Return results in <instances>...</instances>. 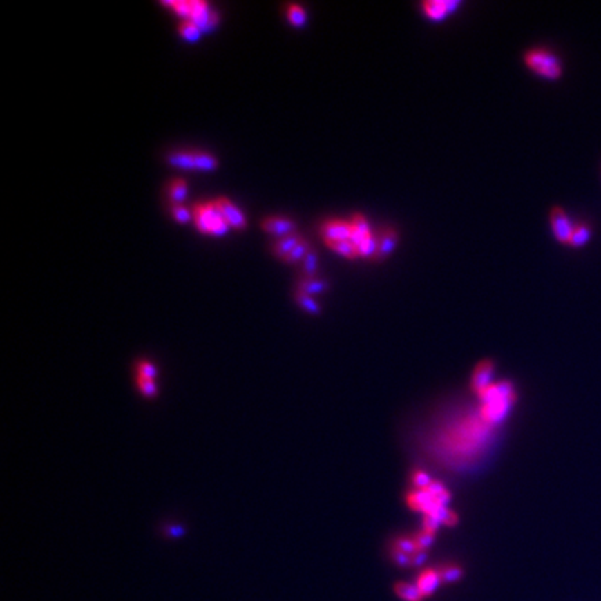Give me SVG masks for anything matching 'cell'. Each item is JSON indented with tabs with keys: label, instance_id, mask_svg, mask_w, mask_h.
<instances>
[{
	"label": "cell",
	"instance_id": "44dd1931",
	"mask_svg": "<svg viewBox=\"0 0 601 601\" xmlns=\"http://www.w3.org/2000/svg\"><path fill=\"white\" fill-rule=\"evenodd\" d=\"M326 245L333 249L336 254L347 258V259H356L358 258V252H356V245L351 241V240H345V241H336V242H326Z\"/></svg>",
	"mask_w": 601,
	"mask_h": 601
},
{
	"label": "cell",
	"instance_id": "52a82bcc",
	"mask_svg": "<svg viewBox=\"0 0 601 601\" xmlns=\"http://www.w3.org/2000/svg\"><path fill=\"white\" fill-rule=\"evenodd\" d=\"M493 376H494V363L488 359H484L479 362V365L475 368L470 379V390L477 395L486 388H488L493 384Z\"/></svg>",
	"mask_w": 601,
	"mask_h": 601
},
{
	"label": "cell",
	"instance_id": "e0dca14e",
	"mask_svg": "<svg viewBox=\"0 0 601 601\" xmlns=\"http://www.w3.org/2000/svg\"><path fill=\"white\" fill-rule=\"evenodd\" d=\"M188 193V184L184 178H175L169 187V198L171 205H182Z\"/></svg>",
	"mask_w": 601,
	"mask_h": 601
},
{
	"label": "cell",
	"instance_id": "cb8c5ba5",
	"mask_svg": "<svg viewBox=\"0 0 601 601\" xmlns=\"http://www.w3.org/2000/svg\"><path fill=\"white\" fill-rule=\"evenodd\" d=\"M295 300L300 308L305 309L309 314H319L321 312V305L316 303L315 298L303 292V291L295 292Z\"/></svg>",
	"mask_w": 601,
	"mask_h": 601
},
{
	"label": "cell",
	"instance_id": "7c38bea8",
	"mask_svg": "<svg viewBox=\"0 0 601 601\" xmlns=\"http://www.w3.org/2000/svg\"><path fill=\"white\" fill-rule=\"evenodd\" d=\"M167 163L171 167H175V169L196 171L195 151H177V152H171L167 156Z\"/></svg>",
	"mask_w": 601,
	"mask_h": 601
},
{
	"label": "cell",
	"instance_id": "484cf974",
	"mask_svg": "<svg viewBox=\"0 0 601 601\" xmlns=\"http://www.w3.org/2000/svg\"><path fill=\"white\" fill-rule=\"evenodd\" d=\"M356 252H358V258H366V259H373L376 258L377 254V238L374 236L366 238L365 241L359 242L356 245Z\"/></svg>",
	"mask_w": 601,
	"mask_h": 601
},
{
	"label": "cell",
	"instance_id": "2e32d148",
	"mask_svg": "<svg viewBox=\"0 0 601 601\" xmlns=\"http://www.w3.org/2000/svg\"><path fill=\"white\" fill-rule=\"evenodd\" d=\"M327 288H329L327 281L318 277H303V280H300L298 284V291H303L311 296L322 294L327 291Z\"/></svg>",
	"mask_w": 601,
	"mask_h": 601
},
{
	"label": "cell",
	"instance_id": "5b68a950",
	"mask_svg": "<svg viewBox=\"0 0 601 601\" xmlns=\"http://www.w3.org/2000/svg\"><path fill=\"white\" fill-rule=\"evenodd\" d=\"M215 200H216V204H218V207H219L225 220L227 222V225L231 229H236V230H244V229H247V225H248L247 223V216L244 215V212L236 204L231 202V200L229 198L222 196V198H218Z\"/></svg>",
	"mask_w": 601,
	"mask_h": 601
},
{
	"label": "cell",
	"instance_id": "f546056e",
	"mask_svg": "<svg viewBox=\"0 0 601 601\" xmlns=\"http://www.w3.org/2000/svg\"><path fill=\"white\" fill-rule=\"evenodd\" d=\"M391 555H392V560L395 561V564L399 565V566H411L412 565V558L414 557H411V555H408V554H406L403 551H399V550H397L394 547L391 550Z\"/></svg>",
	"mask_w": 601,
	"mask_h": 601
},
{
	"label": "cell",
	"instance_id": "6da1fadb",
	"mask_svg": "<svg viewBox=\"0 0 601 601\" xmlns=\"http://www.w3.org/2000/svg\"><path fill=\"white\" fill-rule=\"evenodd\" d=\"M163 6H169L181 16L184 20L192 21L202 31V34L211 32L219 23V16L211 9V6L202 0H175V2H163Z\"/></svg>",
	"mask_w": 601,
	"mask_h": 601
},
{
	"label": "cell",
	"instance_id": "ba28073f",
	"mask_svg": "<svg viewBox=\"0 0 601 601\" xmlns=\"http://www.w3.org/2000/svg\"><path fill=\"white\" fill-rule=\"evenodd\" d=\"M321 231L325 238V242L345 241V240H351L352 236L351 222H344V220H329L322 225Z\"/></svg>",
	"mask_w": 601,
	"mask_h": 601
},
{
	"label": "cell",
	"instance_id": "3957f363",
	"mask_svg": "<svg viewBox=\"0 0 601 601\" xmlns=\"http://www.w3.org/2000/svg\"><path fill=\"white\" fill-rule=\"evenodd\" d=\"M525 63L532 71L547 79H558L562 74L560 57L548 49L537 48L526 52Z\"/></svg>",
	"mask_w": 601,
	"mask_h": 601
},
{
	"label": "cell",
	"instance_id": "d6986e66",
	"mask_svg": "<svg viewBox=\"0 0 601 601\" xmlns=\"http://www.w3.org/2000/svg\"><path fill=\"white\" fill-rule=\"evenodd\" d=\"M300 270H303L304 277H316L319 270V254L316 249H311L304 260L300 262Z\"/></svg>",
	"mask_w": 601,
	"mask_h": 601
},
{
	"label": "cell",
	"instance_id": "d4e9b609",
	"mask_svg": "<svg viewBox=\"0 0 601 601\" xmlns=\"http://www.w3.org/2000/svg\"><path fill=\"white\" fill-rule=\"evenodd\" d=\"M178 31L180 35L188 42H196L200 39V37H202V31L199 30V27L188 20H182V23L178 27Z\"/></svg>",
	"mask_w": 601,
	"mask_h": 601
},
{
	"label": "cell",
	"instance_id": "8992f818",
	"mask_svg": "<svg viewBox=\"0 0 601 601\" xmlns=\"http://www.w3.org/2000/svg\"><path fill=\"white\" fill-rule=\"evenodd\" d=\"M260 227L265 233L277 237V240L296 233L295 222L283 216H269L262 220Z\"/></svg>",
	"mask_w": 601,
	"mask_h": 601
},
{
	"label": "cell",
	"instance_id": "ffe728a7",
	"mask_svg": "<svg viewBox=\"0 0 601 601\" xmlns=\"http://www.w3.org/2000/svg\"><path fill=\"white\" fill-rule=\"evenodd\" d=\"M312 248H311V242L307 240V238H303L300 240L298 244H296V247L289 252V255L284 259V262L285 263H289V265H296V263H300L304 260V258L307 256V254L311 251Z\"/></svg>",
	"mask_w": 601,
	"mask_h": 601
},
{
	"label": "cell",
	"instance_id": "7a4b0ae2",
	"mask_svg": "<svg viewBox=\"0 0 601 601\" xmlns=\"http://www.w3.org/2000/svg\"><path fill=\"white\" fill-rule=\"evenodd\" d=\"M193 223L199 233L212 237H223L231 229L225 220L216 200L207 204L195 205L193 209Z\"/></svg>",
	"mask_w": 601,
	"mask_h": 601
},
{
	"label": "cell",
	"instance_id": "4fadbf2b",
	"mask_svg": "<svg viewBox=\"0 0 601 601\" xmlns=\"http://www.w3.org/2000/svg\"><path fill=\"white\" fill-rule=\"evenodd\" d=\"M303 240V237H300V234H298V233H294V234H291V236H287V237H283V238H278L274 244H273V247H271V252L274 254V256H277V258H280V259H285L288 255H289V252L296 247V244Z\"/></svg>",
	"mask_w": 601,
	"mask_h": 601
},
{
	"label": "cell",
	"instance_id": "ac0fdd59",
	"mask_svg": "<svg viewBox=\"0 0 601 601\" xmlns=\"http://www.w3.org/2000/svg\"><path fill=\"white\" fill-rule=\"evenodd\" d=\"M195 162H196V171H213L219 167V160L208 153V152H200V151H195Z\"/></svg>",
	"mask_w": 601,
	"mask_h": 601
},
{
	"label": "cell",
	"instance_id": "7402d4cb",
	"mask_svg": "<svg viewBox=\"0 0 601 601\" xmlns=\"http://www.w3.org/2000/svg\"><path fill=\"white\" fill-rule=\"evenodd\" d=\"M591 238V229L587 225H579L575 226L569 245L573 248H580L584 247Z\"/></svg>",
	"mask_w": 601,
	"mask_h": 601
},
{
	"label": "cell",
	"instance_id": "9a60e30c",
	"mask_svg": "<svg viewBox=\"0 0 601 601\" xmlns=\"http://www.w3.org/2000/svg\"><path fill=\"white\" fill-rule=\"evenodd\" d=\"M394 591L401 600H404V601H422L423 600V595H422L421 590L418 589L417 583L398 582L394 586Z\"/></svg>",
	"mask_w": 601,
	"mask_h": 601
},
{
	"label": "cell",
	"instance_id": "30bf717a",
	"mask_svg": "<svg viewBox=\"0 0 601 601\" xmlns=\"http://www.w3.org/2000/svg\"><path fill=\"white\" fill-rule=\"evenodd\" d=\"M376 238H377V254L374 260L381 262L394 252L399 237L394 229L385 227L376 236Z\"/></svg>",
	"mask_w": 601,
	"mask_h": 601
},
{
	"label": "cell",
	"instance_id": "83f0119b",
	"mask_svg": "<svg viewBox=\"0 0 601 601\" xmlns=\"http://www.w3.org/2000/svg\"><path fill=\"white\" fill-rule=\"evenodd\" d=\"M171 216L180 225H187L193 220V212L182 205H171Z\"/></svg>",
	"mask_w": 601,
	"mask_h": 601
},
{
	"label": "cell",
	"instance_id": "f1b7e54d",
	"mask_svg": "<svg viewBox=\"0 0 601 601\" xmlns=\"http://www.w3.org/2000/svg\"><path fill=\"white\" fill-rule=\"evenodd\" d=\"M137 383H138V387L144 395L152 397L156 394V385L153 383V379H145V377L137 376Z\"/></svg>",
	"mask_w": 601,
	"mask_h": 601
},
{
	"label": "cell",
	"instance_id": "4316f807",
	"mask_svg": "<svg viewBox=\"0 0 601 601\" xmlns=\"http://www.w3.org/2000/svg\"><path fill=\"white\" fill-rule=\"evenodd\" d=\"M439 571H440L441 580H443L444 583H454V582H458V580H461L462 576H464V569H462L459 565H455V564L444 565V566L440 568Z\"/></svg>",
	"mask_w": 601,
	"mask_h": 601
},
{
	"label": "cell",
	"instance_id": "277c9868",
	"mask_svg": "<svg viewBox=\"0 0 601 601\" xmlns=\"http://www.w3.org/2000/svg\"><path fill=\"white\" fill-rule=\"evenodd\" d=\"M550 222H551V230H553L555 240L561 244L569 245L575 226L572 225V222L568 218V215L565 213V211L560 207H554L551 209Z\"/></svg>",
	"mask_w": 601,
	"mask_h": 601
},
{
	"label": "cell",
	"instance_id": "8fae6325",
	"mask_svg": "<svg viewBox=\"0 0 601 601\" xmlns=\"http://www.w3.org/2000/svg\"><path fill=\"white\" fill-rule=\"evenodd\" d=\"M441 582L443 580H441L439 569L426 568L419 573V576L417 579V586L421 590L423 598H426V597H430L437 590V587L440 586Z\"/></svg>",
	"mask_w": 601,
	"mask_h": 601
},
{
	"label": "cell",
	"instance_id": "603a6c76",
	"mask_svg": "<svg viewBox=\"0 0 601 601\" xmlns=\"http://www.w3.org/2000/svg\"><path fill=\"white\" fill-rule=\"evenodd\" d=\"M287 17H288L289 24L294 27H304L307 23L305 9L300 5H296V3H292L287 8Z\"/></svg>",
	"mask_w": 601,
	"mask_h": 601
},
{
	"label": "cell",
	"instance_id": "9c48e42d",
	"mask_svg": "<svg viewBox=\"0 0 601 601\" xmlns=\"http://www.w3.org/2000/svg\"><path fill=\"white\" fill-rule=\"evenodd\" d=\"M461 5V2L458 0H428L422 5L425 15L435 20V21H441L444 20L450 13H452L458 6Z\"/></svg>",
	"mask_w": 601,
	"mask_h": 601
},
{
	"label": "cell",
	"instance_id": "5bb4252c",
	"mask_svg": "<svg viewBox=\"0 0 601 601\" xmlns=\"http://www.w3.org/2000/svg\"><path fill=\"white\" fill-rule=\"evenodd\" d=\"M351 227H352V236H351V241L358 245L359 242L365 241L366 238L372 237V231L369 227L368 220L365 219V216L362 215H355L351 219Z\"/></svg>",
	"mask_w": 601,
	"mask_h": 601
}]
</instances>
